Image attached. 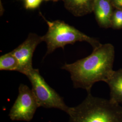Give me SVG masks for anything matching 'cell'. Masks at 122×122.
I'll return each mask as SVG.
<instances>
[{
	"mask_svg": "<svg viewBox=\"0 0 122 122\" xmlns=\"http://www.w3.org/2000/svg\"><path fill=\"white\" fill-rule=\"evenodd\" d=\"M115 49L111 44H101L93 49L92 54L61 67L70 73L75 88L86 90L91 93L93 85L99 81L107 82L113 73Z\"/></svg>",
	"mask_w": 122,
	"mask_h": 122,
	"instance_id": "6da1fadb",
	"label": "cell"
},
{
	"mask_svg": "<svg viewBox=\"0 0 122 122\" xmlns=\"http://www.w3.org/2000/svg\"><path fill=\"white\" fill-rule=\"evenodd\" d=\"M68 122H122V107L110 100L92 96L91 93L82 102L70 107Z\"/></svg>",
	"mask_w": 122,
	"mask_h": 122,
	"instance_id": "7a4b0ae2",
	"label": "cell"
},
{
	"mask_svg": "<svg viewBox=\"0 0 122 122\" xmlns=\"http://www.w3.org/2000/svg\"><path fill=\"white\" fill-rule=\"evenodd\" d=\"M48 26V30L42 36L43 41L47 44L46 55L53 52L59 48H64L66 45L74 44L76 42H86L93 49L99 47L102 44L96 39L85 35L73 26L65 22L57 20L50 21L42 16Z\"/></svg>",
	"mask_w": 122,
	"mask_h": 122,
	"instance_id": "3957f363",
	"label": "cell"
},
{
	"mask_svg": "<svg viewBox=\"0 0 122 122\" xmlns=\"http://www.w3.org/2000/svg\"><path fill=\"white\" fill-rule=\"evenodd\" d=\"M26 76L32 85V90L39 107L57 109L68 113L70 107L66 105L63 98L46 82L39 69L33 68Z\"/></svg>",
	"mask_w": 122,
	"mask_h": 122,
	"instance_id": "277c9868",
	"label": "cell"
},
{
	"mask_svg": "<svg viewBox=\"0 0 122 122\" xmlns=\"http://www.w3.org/2000/svg\"><path fill=\"white\" fill-rule=\"evenodd\" d=\"M39 105L32 90L25 84L19 87V94L9 113L13 121L30 122L33 119Z\"/></svg>",
	"mask_w": 122,
	"mask_h": 122,
	"instance_id": "5b68a950",
	"label": "cell"
},
{
	"mask_svg": "<svg viewBox=\"0 0 122 122\" xmlns=\"http://www.w3.org/2000/svg\"><path fill=\"white\" fill-rule=\"evenodd\" d=\"M42 42V36L30 33L23 43L11 52L18 62V71L26 76L33 69V54L37 46Z\"/></svg>",
	"mask_w": 122,
	"mask_h": 122,
	"instance_id": "8992f818",
	"label": "cell"
},
{
	"mask_svg": "<svg viewBox=\"0 0 122 122\" xmlns=\"http://www.w3.org/2000/svg\"><path fill=\"white\" fill-rule=\"evenodd\" d=\"M113 7L111 0H96L93 12L96 21L101 27L111 28Z\"/></svg>",
	"mask_w": 122,
	"mask_h": 122,
	"instance_id": "52a82bcc",
	"label": "cell"
},
{
	"mask_svg": "<svg viewBox=\"0 0 122 122\" xmlns=\"http://www.w3.org/2000/svg\"><path fill=\"white\" fill-rule=\"evenodd\" d=\"M66 8L76 17L83 16L93 11L96 0H62Z\"/></svg>",
	"mask_w": 122,
	"mask_h": 122,
	"instance_id": "ba28073f",
	"label": "cell"
},
{
	"mask_svg": "<svg viewBox=\"0 0 122 122\" xmlns=\"http://www.w3.org/2000/svg\"><path fill=\"white\" fill-rule=\"evenodd\" d=\"M106 83L110 88V99L112 102L122 104V68L114 71Z\"/></svg>",
	"mask_w": 122,
	"mask_h": 122,
	"instance_id": "9c48e42d",
	"label": "cell"
},
{
	"mask_svg": "<svg viewBox=\"0 0 122 122\" xmlns=\"http://www.w3.org/2000/svg\"><path fill=\"white\" fill-rule=\"evenodd\" d=\"M18 62L11 52L0 57V70L18 71Z\"/></svg>",
	"mask_w": 122,
	"mask_h": 122,
	"instance_id": "30bf717a",
	"label": "cell"
},
{
	"mask_svg": "<svg viewBox=\"0 0 122 122\" xmlns=\"http://www.w3.org/2000/svg\"><path fill=\"white\" fill-rule=\"evenodd\" d=\"M111 28L113 29H122V10L116 9L113 11L111 20Z\"/></svg>",
	"mask_w": 122,
	"mask_h": 122,
	"instance_id": "8fae6325",
	"label": "cell"
},
{
	"mask_svg": "<svg viewBox=\"0 0 122 122\" xmlns=\"http://www.w3.org/2000/svg\"><path fill=\"white\" fill-rule=\"evenodd\" d=\"M59 0H25V7L27 10H34L39 7L44 1H57Z\"/></svg>",
	"mask_w": 122,
	"mask_h": 122,
	"instance_id": "7c38bea8",
	"label": "cell"
},
{
	"mask_svg": "<svg viewBox=\"0 0 122 122\" xmlns=\"http://www.w3.org/2000/svg\"><path fill=\"white\" fill-rule=\"evenodd\" d=\"M113 7L115 9H122V0H111Z\"/></svg>",
	"mask_w": 122,
	"mask_h": 122,
	"instance_id": "4fadbf2b",
	"label": "cell"
}]
</instances>
